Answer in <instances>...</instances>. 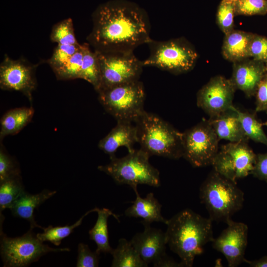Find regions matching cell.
<instances>
[{
    "label": "cell",
    "instance_id": "33",
    "mask_svg": "<svg viewBox=\"0 0 267 267\" xmlns=\"http://www.w3.org/2000/svg\"><path fill=\"white\" fill-rule=\"evenodd\" d=\"M235 15H265L267 0H237L235 2Z\"/></svg>",
    "mask_w": 267,
    "mask_h": 267
},
{
    "label": "cell",
    "instance_id": "30",
    "mask_svg": "<svg viewBox=\"0 0 267 267\" xmlns=\"http://www.w3.org/2000/svg\"><path fill=\"white\" fill-rule=\"evenodd\" d=\"M50 40L58 44H77L73 23L71 18H67L56 23L52 27Z\"/></svg>",
    "mask_w": 267,
    "mask_h": 267
},
{
    "label": "cell",
    "instance_id": "13",
    "mask_svg": "<svg viewBox=\"0 0 267 267\" xmlns=\"http://www.w3.org/2000/svg\"><path fill=\"white\" fill-rule=\"evenodd\" d=\"M236 89L230 79L212 77L197 93V105L210 118L231 108Z\"/></svg>",
    "mask_w": 267,
    "mask_h": 267
},
{
    "label": "cell",
    "instance_id": "10",
    "mask_svg": "<svg viewBox=\"0 0 267 267\" xmlns=\"http://www.w3.org/2000/svg\"><path fill=\"white\" fill-rule=\"evenodd\" d=\"M220 140L209 120L203 119L182 133V157L194 167L212 165Z\"/></svg>",
    "mask_w": 267,
    "mask_h": 267
},
{
    "label": "cell",
    "instance_id": "1",
    "mask_svg": "<svg viewBox=\"0 0 267 267\" xmlns=\"http://www.w3.org/2000/svg\"><path fill=\"white\" fill-rule=\"evenodd\" d=\"M92 28L87 38L93 50L134 51L147 44L150 23L144 9L128 0H111L99 5L92 15Z\"/></svg>",
    "mask_w": 267,
    "mask_h": 267
},
{
    "label": "cell",
    "instance_id": "43",
    "mask_svg": "<svg viewBox=\"0 0 267 267\" xmlns=\"http://www.w3.org/2000/svg\"><path fill=\"white\" fill-rule=\"evenodd\" d=\"M265 65H266V69H267V61L266 63H265Z\"/></svg>",
    "mask_w": 267,
    "mask_h": 267
},
{
    "label": "cell",
    "instance_id": "37",
    "mask_svg": "<svg viewBox=\"0 0 267 267\" xmlns=\"http://www.w3.org/2000/svg\"><path fill=\"white\" fill-rule=\"evenodd\" d=\"M255 96L256 108L255 111L266 112L267 113V70L260 81Z\"/></svg>",
    "mask_w": 267,
    "mask_h": 267
},
{
    "label": "cell",
    "instance_id": "25",
    "mask_svg": "<svg viewBox=\"0 0 267 267\" xmlns=\"http://www.w3.org/2000/svg\"><path fill=\"white\" fill-rule=\"evenodd\" d=\"M83 47V62L80 79L91 84L97 91L100 86V72L96 52L92 51L88 43L82 44Z\"/></svg>",
    "mask_w": 267,
    "mask_h": 267
},
{
    "label": "cell",
    "instance_id": "36",
    "mask_svg": "<svg viewBox=\"0 0 267 267\" xmlns=\"http://www.w3.org/2000/svg\"><path fill=\"white\" fill-rule=\"evenodd\" d=\"M250 57L265 63L267 61V37L254 34L250 46Z\"/></svg>",
    "mask_w": 267,
    "mask_h": 267
},
{
    "label": "cell",
    "instance_id": "34",
    "mask_svg": "<svg viewBox=\"0 0 267 267\" xmlns=\"http://www.w3.org/2000/svg\"><path fill=\"white\" fill-rule=\"evenodd\" d=\"M20 175L17 163L6 151L1 144L0 148V182L10 178Z\"/></svg>",
    "mask_w": 267,
    "mask_h": 267
},
{
    "label": "cell",
    "instance_id": "29",
    "mask_svg": "<svg viewBox=\"0 0 267 267\" xmlns=\"http://www.w3.org/2000/svg\"><path fill=\"white\" fill-rule=\"evenodd\" d=\"M83 47L77 51L61 67L53 71L57 79L60 80L80 79L83 62Z\"/></svg>",
    "mask_w": 267,
    "mask_h": 267
},
{
    "label": "cell",
    "instance_id": "39",
    "mask_svg": "<svg viewBox=\"0 0 267 267\" xmlns=\"http://www.w3.org/2000/svg\"><path fill=\"white\" fill-rule=\"evenodd\" d=\"M155 267H183L181 263H177L167 254L156 263L153 265Z\"/></svg>",
    "mask_w": 267,
    "mask_h": 267
},
{
    "label": "cell",
    "instance_id": "15",
    "mask_svg": "<svg viewBox=\"0 0 267 267\" xmlns=\"http://www.w3.org/2000/svg\"><path fill=\"white\" fill-rule=\"evenodd\" d=\"M143 225V231L136 233L130 242L147 265H154L166 255V234L161 229L151 227L150 224Z\"/></svg>",
    "mask_w": 267,
    "mask_h": 267
},
{
    "label": "cell",
    "instance_id": "35",
    "mask_svg": "<svg viewBox=\"0 0 267 267\" xmlns=\"http://www.w3.org/2000/svg\"><path fill=\"white\" fill-rule=\"evenodd\" d=\"M99 254L92 252L88 245L80 243L78 246V257L76 267H96L98 266Z\"/></svg>",
    "mask_w": 267,
    "mask_h": 267
},
{
    "label": "cell",
    "instance_id": "28",
    "mask_svg": "<svg viewBox=\"0 0 267 267\" xmlns=\"http://www.w3.org/2000/svg\"><path fill=\"white\" fill-rule=\"evenodd\" d=\"M98 209V208H95L88 211L73 224L63 226L49 225L44 228L43 233L37 234L36 236L42 242L48 241L55 246H59L63 239L68 237L75 228L81 224L85 217L91 212H97Z\"/></svg>",
    "mask_w": 267,
    "mask_h": 267
},
{
    "label": "cell",
    "instance_id": "42",
    "mask_svg": "<svg viewBox=\"0 0 267 267\" xmlns=\"http://www.w3.org/2000/svg\"><path fill=\"white\" fill-rule=\"evenodd\" d=\"M230 0V1H233V2H235L237 0Z\"/></svg>",
    "mask_w": 267,
    "mask_h": 267
},
{
    "label": "cell",
    "instance_id": "26",
    "mask_svg": "<svg viewBox=\"0 0 267 267\" xmlns=\"http://www.w3.org/2000/svg\"><path fill=\"white\" fill-rule=\"evenodd\" d=\"M239 119L246 136L256 142L267 146V136L263 129V123L256 116V112L242 111L237 109Z\"/></svg>",
    "mask_w": 267,
    "mask_h": 267
},
{
    "label": "cell",
    "instance_id": "3",
    "mask_svg": "<svg viewBox=\"0 0 267 267\" xmlns=\"http://www.w3.org/2000/svg\"><path fill=\"white\" fill-rule=\"evenodd\" d=\"M140 149L149 156L182 157V133L158 116L144 111L134 122Z\"/></svg>",
    "mask_w": 267,
    "mask_h": 267
},
{
    "label": "cell",
    "instance_id": "19",
    "mask_svg": "<svg viewBox=\"0 0 267 267\" xmlns=\"http://www.w3.org/2000/svg\"><path fill=\"white\" fill-rule=\"evenodd\" d=\"M134 191L136 198L133 205L125 210V215L129 217L142 218L141 222L143 225L150 224L153 222H161L166 224L168 220L161 214L162 205L155 198L154 194L150 192L145 197L142 198L137 189Z\"/></svg>",
    "mask_w": 267,
    "mask_h": 267
},
{
    "label": "cell",
    "instance_id": "12",
    "mask_svg": "<svg viewBox=\"0 0 267 267\" xmlns=\"http://www.w3.org/2000/svg\"><path fill=\"white\" fill-rule=\"evenodd\" d=\"M34 65L24 58L13 60L7 54L0 65V88L1 89L19 91L30 101L37 86Z\"/></svg>",
    "mask_w": 267,
    "mask_h": 267
},
{
    "label": "cell",
    "instance_id": "27",
    "mask_svg": "<svg viewBox=\"0 0 267 267\" xmlns=\"http://www.w3.org/2000/svg\"><path fill=\"white\" fill-rule=\"evenodd\" d=\"M21 175L7 178L0 182V210L10 209L15 201L25 192Z\"/></svg>",
    "mask_w": 267,
    "mask_h": 267
},
{
    "label": "cell",
    "instance_id": "32",
    "mask_svg": "<svg viewBox=\"0 0 267 267\" xmlns=\"http://www.w3.org/2000/svg\"><path fill=\"white\" fill-rule=\"evenodd\" d=\"M81 45L77 44H57L54 48L52 55L47 60L53 71L59 68L78 51Z\"/></svg>",
    "mask_w": 267,
    "mask_h": 267
},
{
    "label": "cell",
    "instance_id": "41",
    "mask_svg": "<svg viewBox=\"0 0 267 267\" xmlns=\"http://www.w3.org/2000/svg\"><path fill=\"white\" fill-rule=\"evenodd\" d=\"M263 125L267 126V121L265 122V123H263Z\"/></svg>",
    "mask_w": 267,
    "mask_h": 267
},
{
    "label": "cell",
    "instance_id": "40",
    "mask_svg": "<svg viewBox=\"0 0 267 267\" xmlns=\"http://www.w3.org/2000/svg\"><path fill=\"white\" fill-rule=\"evenodd\" d=\"M244 262L252 267H267V257H264L255 261H248L245 259Z\"/></svg>",
    "mask_w": 267,
    "mask_h": 267
},
{
    "label": "cell",
    "instance_id": "2",
    "mask_svg": "<svg viewBox=\"0 0 267 267\" xmlns=\"http://www.w3.org/2000/svg\"><path fill=\"white\" fill-rule=\"evenodd\" d=\"M212 222L190 209L183 210L168 220L167 244L178 256L183 267H192L204 246L214 240Z\"/></svg>",
    "mask_w": 267,
    "mask_h": 267
},
{
    "label": "cell",
    "instance_id": "18",
    "mask_svg": "<svg viewBox=\"0 0 267 267\" xmlns=\"http://www.w3.org/2000/svg\"><path fill=\"white\" fill-rule=\"evenodd\" d=\"M209 121L220 140L229 142L249 141L246 136L240 122L237 108H231L210 118Z\"/></svg>",
    "mask_w": 267,
    "mask_h": 267
},
{
    "label": "cell",
    "instance_id": "17",
    "mask_svg": "<svg viewBox=\"0 0 267 267\" xmlns=\"http://www.w3.org/2000/svg\"><path fill=\"white\" fill-rule=\"evenodd\" d=\"M138 142L137 129L132 122L118 121L116 126L102 139L98 146L110 158L115 156V152L121 146L127 147L129 152L133 151L134 144Z\"/></svg>",
    "mask_w": 267,
    "mask_h": 267
},
{
    "label": "cell",
    "instance_id": "31",
    "mask_svg": "<svg viewBox=\"0 0 267 267\" xmlns=\"http://www.w3.org/2000/svg\"><path fill=\"white\" fill-rule=\"evenodd\" d=\"M235 2L222 0L217 13V23L224 35L234 30Z\"/></svg>",
    "mask_w": 267,
    "mask_h": 267
},
{
    "label": "cell",
    "instance_id": "22",
    "mask_svg": "<svg viewBox=\"0 0 267 267\" xmlns=\"http://www.w3.org/2000/svg\"><path fill=\"white\" fill-rule=\"evenodd\" d=\"M34 114L32 107H22L7 111L0 120V141L6 136L14 135L31 121Z\"/></svg>",
    "mask_w": 267,
    "mask_h": 267
},
{
    "label": "cell",
    "instance_id": "38",
    "mask_svg": "<svg viewBox=\"0 0 267 267\" xmlns=\"http://www.w3.org/2000/svg\"><path fill=\"white\" fill-rule=\"evenodd\" d=\"M251 174L267 181V153L257 155L256 162Z\"/></svg>",
    "mask_w": 267,
    "mask_h": 267
},
{
    "label": "cell",
    "instance_id": "24",
    "mask_svg": "<svg viewBox=\"0 0 267 267\" xmlns=\"http://www.w3.org/2000/svg\"><path fill=\"white\" fill-rule=\"evenodd\" d=\"M112 267H147V265L131 244L125 238L119 239L112 253Z\"/></svg>",
    "mask_w": 267,
    "mask_h": 267
},
{
    "label": "cell",
    "instance_id": "9",
    "mask_svg": "<svg viewBox=\"0 0 267 267\" xmlns=\"http://www.w3.org/2000/svg\"><path fill=\"white\" fill-rule=\"evenodd\" d=\"M94 51L97 54L100 72V86L96 92L139 80L144 65L134 51Z\"/></svg>",
    "mask_w": 267,
    "mask_h": 267
},
{
    "label": "cell",
    "instance_id": "20",
    "mask_svg": "<svg viewBox=\"0 0 267 267\" xmlns=\"http://www.w3.org/2000/svg\"><path fill=\"white\" fill-rule=\"evenodd\" d=\"M56 192V191L44 189L39 193L32 194L25 191L15 201L9 209L15 217L28 221L31 229L39 227L44 229V228L37 223L34 215V211Z\"/></svg>",
    "mask_w": 267,
    "mask_h": 267
},
{
    "label": "cell",
    "instance_id": "11",
    "mask_svg": "<svg viewBox=\"0 0 267 267\" xmlns=\"http://www.w3.org/2000/svg\"><path fill=\"white\" fill-rule=\"evenodd\" d=\"M256 158L248 141L229 142L221 147L212 166L214 170L236 182L252 174Z\"/></svg>",
    "mask_w": 267,
    "mask_h": 267
},
{
    "label": "cell",
    "instance_id": "5",
    "mask_svg": "<svg viewBox=\"0 0 267 267\" xmlns=\"http://www.w3.org/2000/svg\"><path fill=\"white\" fill-rule=\"evenodd\" d=\"M150 156L140 148L126 156L110 158L109 164L99 166L98 169L110 176L119 184H128L134 190L138 184L160 185V174L149 161Z\"/></svg>",
    "mask_w": 267,
    "mask_h": 267
},
{
    "label": "cell",
    "instance_id": "21",
    "mask_svg": "<svg viewBox=\"0 0 267 267\" xmlns=\"http://www.w3.org/2000/svg\"><path fill=\"white\" fill-rule=\"evenodd\" d=\"M254 34L234 29L225 34L222 47L223 57L232 63L251 58L250 46Z\"/></svg>",
    "mask_w": 267,
    "mask_h": 267
},
{
    "label": "cell",
    "instance_id": "6",
    "mask_svg": "<svg viewBox=\"0 0 267 267\" xmlns=\"http://www.w3.org/2000/svg\"><path fill=\"white\" fill-rule=\"evenodd\" d=\"M147 44L150 53L142 61L144 66H153L178 75L191 71L196 64L198 53L184 38L164 41L151 39Z\"/></svg>",
    "mask_w": 267,
    "mask_h": 267
},
{
    "label": "cell",
    "instance_id": "4",
    "mask_svg": "<svg viewBox=\"0 0 267 267\" xmlns=\"http://www.w3.org/2000/svg\"><path fill=\"white\" fill-rule=\"evenodd\" d=\"M201 202L207 209L210 219L226 223L240 210L244 194L234 182L215 170L211 172L200 186Z\"/></svg>",
    "mask_w": 267,
    "mask_h": 267
},
{
    "label": "cell",
    "instance_id": "7",
    "mask_svg": "<svg viewBox=\"0 0 267 267\" xmlns=\"http://www.w3.org/2000/svg\"><path fill=\"white\" fill-rule=\"evenodd\" d=\"M97 92L104 109L117 121L134 123L145 111V92L139 80L103 89Z\"/></svg>",
    "mask_w": 267,
    "mask_h": 267
},
{
    "label": "cell",
    "instance_id": "8",
    "mask_svg": "<svg viewBox=\"0 0 267 267\" xmlns=\"http://www.w3.org/2000/svg\"><path fill=\"white\" fill-rule=\"evenodd\" d=\"M68 248H54L44 244L30 228L20 237H9L0 230V254L6 267H27L45 254L68 252Z\"/></svg>",
    "mask_w": 267,
    "mask_h": 267
},
{
    "label": "cell",
    "instance_id": "23",
    "mask_svg": "<svg viewBox=\"0 0 267 267\" xmlns=\"http://www.w3.org/2000/svg\"><path fill=\"white\" fill-rule=\"evenodd\" d=\"M97 219L94 226L89 231V239L94 241L97 246L95 251L112 254L114 249L110 245L107 227V220L110 216H113L119 221V215L113 213L106 208L99 209Z\"/></svg>",
    "mask_w": 267,
    "mask_h": 267
},
{
    "label": "cell",
    "instance_id": "14",
    "mask_svg": "<svg viewBox=\"0 0 267 267\" xmlns=\"http://www.w3.org/2000/svg\"><path fill=\"white\" fill-rule=\"evenodd\" d=\"M227 226L213 240V247L222 253L229 267H236L244 262L245 250L247 245L248 228L244 223L232 220Z\"/></svg>",
    "mask_w": 267,
    "mask_h": 267
},
{
    "label": "cell",
    "instance_id": "16",
    "mask_svg": "<svg viewBox=\"0 0 267 267\" xmlns=\"http://www.w3.org/2000/svg\"><path fill=\"white\" fill-rule=\"evenodd\" d=\"M266 71L265 63L249 58L233 63L230 79L236 89L242 91L250 97L255 96Z\"/></svg>",
    "mask_w": 267,
    "mask_h": 267
}]
</instances>
